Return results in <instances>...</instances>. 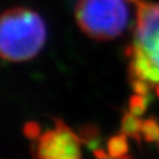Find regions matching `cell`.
<instances>
[{"instance_id":"cell-4","label":"cell","mask_w":159,"mask_h":159,"mask_svg":"<svg viewBox=\"0 0 159 159\" xmlns=\"http://www.w3.org/2000/svg\"><path fill=\"white\" fill-rule=\"evenodd\" d=\"M25 131L32 139L34 159H81V138L61 120L43 132L30 123Z\"/></svg>"},{"instance_id":"cell-1","label":"cell","mask_w":159,"mask_h":159,"mask_svg":"<svg viewBox=\"0 0 159 159\" xmlns=\"http://www.w3.org/2000/svg\"><path fill=\"white\" fill-rule=\"evenodd\" d=\"M136 20L127 48L129 74L133 96L130 112L142 116L151 99H159V2L133 0Z\"/></svg>"},{"instance_id":"cell-5","label":"cell","mask_w":159,"mask_h":159,"mask_svg":"<svg viewBox=\"0 0 159 159\" xmlns=\"http://www.w3.org/2000/svg\"><path fill=\"white\" fill-rule=\"evenodd\" d=\"M96 159H132L129 153V144L125 133L119 134L108 140L107 150H96Z\"/></svg>"},{"instance_id":"cell-3","label":"cell","mask_w":159,"mask_h":159,"mask_svg":"<svg viewBox=\"0 0 159 159\" xmlns=\"http://www.w3.org/2000/svg\"><path fill=\"white\" fill-rule=\"evenodd\" d=\"M134 20L133 0H78L75 4V21L93 39H116Z\"/></svg>"},{"instance_id":"cell-6","label":"cell","mask_w":159,"mask_h":159,"mask_svg":"<svg viewBox=\"0 0 159 159\" xmlns=\"http://www.w3.org/2000/svg\"><path fill=\"white\" fill-rule=\"evenodd\" d=\"M156 142H158V145H159V127H158V132H157V137H156Z\"/></svg>"},{"instance_id":"cell-2","label":"cell","mask_w":159,"mask_h":159,"mask_svg":"<svg viewBox=\"0 0 159 159\" xmlns=\"http://www.w3.org/2000/svg\"><path fill=\"white\" fill-rule=\"evenodd\" d=\"M46 25L37 12L12 7L1 16L0 51L4 60L21 63L35 57L44 47Z\"/></svg>"}]
</instances>
